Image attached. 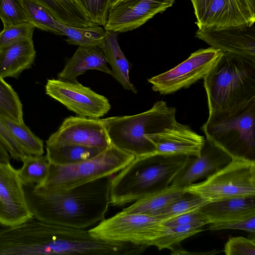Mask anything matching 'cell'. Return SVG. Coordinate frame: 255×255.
Listing matches in <instances>:
<instances>
[{"label":"cell","mask_w":255,"mask_h":255,"mask_svg":"<svg viewBox=\"0 0 255 255\" xmlns=\"http://www.w3.org/2000/svg\"><path fill=\"white\" fill-rule=\"evenodd\" d=\"M0 119L25 154L32 155L43 154V141L35 135L24 123L19 124L1 116H0Z\"/></svg>","instance_id":"4316f807"},{"label":"cell","mask_w":255,"mask_h":255,"mask_svg":"<svg viewBox=\"0 0 255 255\" xmlns=\"http://www.w3.org/2000/svg\"><path fill=\"white\" fill-rule=\"evenodd\" d=\"M165 227L162 221L155 217L121 211L104 219L89 231L100 240L149 247L154 246Z\"/></svg>","instance_id":"ba28073f"},{"label":"cell","mask_w":255,"mask_h":255,"mask_svg":"<svg viewBox=\"0 0 255 255\" xmlns=\"http://www.w3.org/2000/svg\"><path fill=\"white\" fill-rule=\"evenodd\" d=\"M210 224L208 230L210 231L233 229L242 230L254 234L255 232V216Z\"/></svg>","instance_id":"d590c367"},{"label":"cell","mask_w":255,"mask_h":255,"mask_svg":"<svg viewBox=\"0 0 255 255\" xmlns=\"http://www.w3.org/2000/svg\"><path fill=\"white\" fill-rule=\"evenodd\" d=\"M255 196L208 202L199 210L209 224L255 216Z\"/></svg>","instance_id":"d6986e66"},{"label":"cell","mask_w":255,"mask_h":255,"mask_svg":"<svg viewBox=\"0 0 255 255\" xmlns=\"http://www.w3.org/2000/svg\"><path fill=\"white\" fill-rule=\"evenodd\" d=\"M0 142L13 159L20 161L25 153L0 119Z\"/></svg>","instance_id":"8d00e7d4"},{"label":"cell","mask_w":255,"mask_h":255,"mask_svg":"<svg viewBox=\"0 0 255 255\" xmlns=\"http://www.w3.org/2000/svg\"><path fill=\"white\" fill-rule=\"evenodd\" d=\"M0 19L3 27L27 22L22 0H0Z\"/></svg>","instance_id":"d6a6232c"},{"label":"cell","mask_w":255,"mask_h":255,"mask_svg":"<svg viewBox=\"0 0 255 255\" xmlns=\"http://www.w3.org/2000/svg\"><path fill=\"white\" fill-rule=\"evenodd\" d=\"M57 24L62 35L67 36L66 42L80 47H101L106 30L101 26L94 25L86 27H77L64 24L57 20Z\"/></svg>","instance_id":"d4e9b609"},{"label":"cell","mask_w":255,"mask_h":255,"mask_svg":"<svg viewBox=\"0 0 255 255\" xmlns=\"http://www.w3.org/2000/svg\"><path fill=\"white\" fill-rule=\"evenodd\" d=\"M196 18V24L198 23L205 14L212 0H190Z\"/></svg>","instance_id":"f35d334b"},{"label":"cell","mask_w":255,"mask_h":255,"mask_svg":"<svg viewBox=\"0 0 255 255\" xmlns=\"http://www.w3.org/2000/svg\"><path fill=\"white\" fill-rule=\"evenodd\" d=\"M209 113L226 110L255 98V61L223 55L204 78Z\"/></svg>","instance_id":"3957f363"},{"label":"cell","mask_w":255,"mask_h":255,"mask_svg":"<svg viewBox=\"0 0 255 255\" xmlns=\"http://www.w3.org/2000/svg\"><path fill=\"white\" fill-rule=\"evenodd\" d=\"M184 190L198 195L208 202L255 196V160L232 157L224 167Z\"/></svg>","instance_id":"52a82bcc"},{"label":"cell","mask_w":255,"mask_h":255,"mask_svg":"<svg viewBox=\"0 0 255 255\" xmlns=\"http://www.w3.org/2000/svg\"><path fill=\"white\" fill-rule=\"evenodd\" d=\"M208 201L196 194L185 192L162 210L156 217L164 221L175 216L200 209Z\"/></svg>","instance_id":"4dcf8cb0"},{"label":"cell","mask_w":255,"mask_h":255,"mask_svg":"<svg viewBox=\"0 0 255 255\" xmlns=\"http://www.w3.org/2000/svg\"><path fill=\"white\" fill-rule=\"evenodd\" d=\"M36 56L32 39H25L0 49V77H16L29 68Z\"/></svg>","instance_id":"ffe728a7"},{"label":"cell","mask_w":255,"mask_h":255,"mask_svg":"<svg viewBox=\"0 0 255 255\" xmlns=\"http://www.w3.org/2000/svg\"><path fill=\"white\" fill-rule=\"evenodd\" d=\"M223 54L212 47L198 49L173 68L150 78L148 82L153 91L163 95L188 88L204 79Z\"/></svg>","instance_id":"9c48e42d"},{"label":"cell","mask_w":255,"mask_h":255,"mask_svg":"<svg viewBox=\"0 0 255 255\" xmlns=\"http://www.w3.org/2000/svg\"><path fill=\"white\" fill-rule=\"evenodd\" d=\"M148 138L154 144L156 153L194 157L199 155L205 141L203 136L177 121L161 131L149 135Z\"/></svg>","instance_id":"e0dca14e"},{"label":"cell","mask_w":255,"mask_h":255,"mask_svg":"<svg viewBox=\"0 0 255 255\" xmlns=\"http://www.w3.org/2000/svg\"><path fill=\"white\" fill-rule=\"evenodd\" d=\"M107 63L101 47L79 46L63 69L58 74V79L77 82L78 77L89 70H98L111 75L112 71Z\"/></svg>","instance_id":"ac0fdd59"},{"label":"cell","mask_w":255,"mask_h":255,"mask_svg":"<svg viewBox=\"0 0 255 255\" xmlns=\"http://www.w3.org/2000/svg\"><path fill=\"white\" fill-rule=\"evenodd\" d=\"M0 116L24 123L22 105L16 92L0 77Z\"/></svg>","instance_id":"f546056e"},{"label":"cell","mask_w":255,"mask_h":255,"mask_svg":"<svg viewBox=\"0 0 255 255\" xmlns=\"http://www.w3.org/2000/svg\"><path fill=\"white\" fill-rule=\"evenodd\" d=\"M46 156L50 163L63 166L86 160L105 150L65 143H46Z\"/></svg>","instance_id":"7402d4cb"},{"label":"cell","mask_w":255,"mask_h":255,"mask_svg":"<svg viewBox=\"0 0 255 255\" xmlns=\"http://www.w3.org/2000/svg\"><path fill=\"white\" fill-rule=\"evenodd\" d=\"M232 157L221 147L205 138L199 156H191L175 176L171 185L181 188L206 178L228 164Z\"/></svg>","instance_id":"9a60e30c"},{"label":"cell","mask_w":255,"mask_h":255,"mask_svg":"<svg viewBox=\"0 0 255 255\" xmlns=\"http://www.w3.org/2000/svg\"><path fill=\"white\" fill-rule=\"evenodd\" d=\"M255 22V0H212L198 29L216 30Z\"/></svg>","instance_id":"5bb4252c"},{"label":"cell","mask_w":255,"mask_h":255,"mask_svg":"<svg viewBox=\"0 0 255 255\" xmlns=\"http://www.w3.org/2000/svg\"><path fill=\"white\" fill-rule=\"evenodd\" d=\"M20 161L22 165L17 169V173L24 186L38 185L44 181L50 165L46 155L25 154Z\"/></svg>","instance_id":"484cf974"},{"label":"cell","mask_w":255,"mask_h":255,"mask_svg":"<svg viewBox=\"0 0 255 255\" xmlns=\"http://www.w3.org/2000/svg\"><path fill=\"white\" fill-rule=\"evenodd\" d=\"M46 143H65L105 149L111 144L104 119L65 118Z\"/></svg>","instance_id":"4fadbf2b"},{"label":"cell","mask_w":255,"mask_h":255,"mask_svg":"<svg viewBox=\"0 0 255 255\" xmlns=\"http://www.w3.org/2000/svg\"><path fill=\"white\" fill-rule=\"evenodd\" d=\"M184 189L172 185L147 195L122 210L125 213L143 214L156 217L167 206L180 197Z\"/></svg>","instance_id":"603a6c76"},{"label":"cell","mask_w":255,"mask_h":255,"mask_svg":"<svg viewBox=\"0 0 255 255\" xmlns=\"http://www.w3.org/2000/svg\"><path fill=\"white\" fill-rule=\"evenodd\" d=\"M101 48L111 65V75L125 89L136 94L137 89L131 83L129 76L130 64L120 48L117 33L106 31Z\"/></svg>","instance_id":"44dd1931"},{"label":"cell","mask_w":255,"mask_h":255,"mask_svg":"<svg viewBox=\"0 0 255 255\" xmlns=\"http://www.w3.org/2000/svg\"><path fill=\"white\" fill-rule=\"evenodd\" d=\"M135 156L115 145L110 146L96 156L69 165H49L44 181L34 189L41 191H63L119 172Z\"/></svg>","instance_id":"8992f818"},{"label":"cell","mask_w":255,"mask_h":255,"mask_svg":"<svg viewBox=\"0 0 255 255\" xmlns=\"http://www.w3.org/2000/svg\"><path fill=\"white\" fill-rule=\"evenodd\" d=\"M190 157L154 153L135 157L112 177L110 204L122 206L166 188Z\"/></svg>","instance_id":"7a4b0ae2"},{"label":"cell","mask_w":255,"mask_h":255,"mask_svg":"<svg viewBox=\"0 0 255 255\" xmlns=\"http://www.w3.org/2000/svg\"><path fill=\"white\" fill-rule=\"evenodd\" d=\"M58 21L77 27L95 24L72 0H36Z\"/></svg>","instance_id":"cb8c5ba5"},{"label":"cell","mask_w":255,"mask_h":255,"mask_svg":"<svg viewBox=\"0 0 255 255\" xmlns=\"http://www.w3.org/2000/svg\"><path fill=\"white\" fill-rule=\"evenodd\" d=\"M201 129L207 139L232 157L255 160V98L230 109L209 113Z\"/></svg>","instance_id":"5b68a950"},{"label":"cell","mask_w":255,"mask_h":255,"mask_svg":"<svg viewBox=\"0 0 255 255\" xmlns=\"http://www.w3.org/2000/svg\"><path fill=\"white\" fill-rule=\"evenodd\" d=\"M0 159L9 161L10 155L0 142Z\"/></svg>","instance_id":"ab89813d"},{"label":"cell","mask_w":255,"mask_h":255,"mask_svg":"<svg viewBox=\"0 0 255 255\" xmlns=\"http://www.w3.org/2000/svg\"><path fill=\"white\" fill-rule=\"evenodd\" d=\"M175 0H113L104 28L117 33L131 31L171 7Z\"/></svg>","instance_id":"8fae6325"},{"label":"cell","mask_w":255,"mask_h":255,"mask_svg":"<svg viewBox=\"0 0 255 255\" xmlns=\"http://www.w3.org/2000/svg\"><path fill=\"white\" fill-rule=\"evenodd\" d=\"M35 27L26 22L3 27L0 31V49L25 39H32Z\"/></svg>","instance_id":"836d02e7"},{"label":"cell","mask_w":255,"mask_h":255,"mask_svg":"<svg viewBox=\"0 0 255 255\" xmlns=\"http://www.w3.org/2000/svg\"><path fill=\"white\" fill-rule=\"evenodd\" d=\"M204 225L200 224H188L172 227H166L154 246L159 250L179 245L181 242L202 231Z\"/></svg>","instance_id":"f1b7e54d"},{"label":"cell","mask_w":255,"mask_h":255,"mask_svg":"<svg viewBox=\"0 0 255 255\" xmlns=\"http://www.w3.org/2000/svg\"><path fill=\"white\" fill-rule=\"evenodd\" d=\"M33 217L17 169L0 159V225L13 226Z\"/></svg>","instance_id":"7c38bea8"},{"label":"cell","mask_w":255,"mask_h":255,"mask_svg":"<svg viewBox=\"0 0 255 255\" xmlns=\"http://www.w3.org/2000/svg\"><path fill=\"white\" fill-rule=\"evenodd\" d=\"M22 1L28 22L41 30L62 35L57 20L44 6L36 0Z\"/></svg>","instance_id":"83f0119b"},{"label":"cell","mask_w":255,"mask_h":255,"mask_svg":"<svg viewBox=\"0 0 255 255\" xmlns=\"http://www.w3.org/2000/svg\"><path fill=\"white\" fill-rule=\"evenodd\" d=\"M176 112L175 108L161 100L144 112L104 120L111 144L138 157L155 153L148 136L173 124L176 121Z\"/></svg>","instance_id":"277c9868"},{"label":"cell","mask_w":255,"mask_h":255,"mask_svg":"<svg viewBox=\"0 0 255 255\" xmlns=\"http://www.w3.org/2000/svg\"><path fill=\"white\" fill-rule=\"evenodd\" d=\"M226 255H255V240L244 237H233L225 245Z\"/></svg>","instance_id":"e575fe53"},{"label":"cell","mask_w":255,"mask_h":255,"mask_svg":"<svg viewBox=\"0 0 255 255\" xmlns=\"http://www.w3.org/2000/svg\"><path fill=\"white\" fill-rule=\"evenodd\" d=\"M166 227H172L188 224H209L208 221L199 210L184 213L162 221Z\"/></svg>","instance_id":"74e56055"},{"label":"cell","mask_w":255,"mask_h":255,"mask_svg":"<svg viewBox=\"0 0 255 255\" xmlns=\"http://www.w3.org/2000/svg\"><path fill=\"white\" fill-rule=\"evenodd\" d=\"M112 176L63 191H41L24 186L29 208L35 219L85 229L105 219L110 204Z\"/></svg>","instance_id":"6da1fadb"},{"label":"cell","mask_w":255,"mask_h":255,"mask_svg":"<svg viewBox=\"0 0 255 255\" xmlns=\"http://www.w3.org/2000/svg\"><path fill=\"white\" fill-rule=\"evenodd\" d=\"M195 37L223 53L255 61V25H245L205 31L198 29Z\"/></svg>","instance_id":"2e32d148"},{"label":"cell","mask_w":255,"mask_h":255,"mask_svg":"<svg viewBox=\"0 0 255 255\" xmlns=\"http://www.w3.org/2000/svg\"><path fill=\"white\" fill-rule=\"evenodd\" d=\"M95 24L104 26L113 0H72Z\"/></svg>","instance_id":"1f68e13d"},{"label":"cell","mask_w":255,"mask_h":255,"mask_svg":"<svg viewBox=\"0 0 255 255\" xmlns=\"http://www.w3.org/2000/svg\"><path fill=\"white\" fill-rule=\"evenodd\" d=\"M45 92L77 116L100 119L111 108L106 97L78 82L48 79L45 85Z\"/></svg>","instance_id":"30bf717a"}]
</instances>
